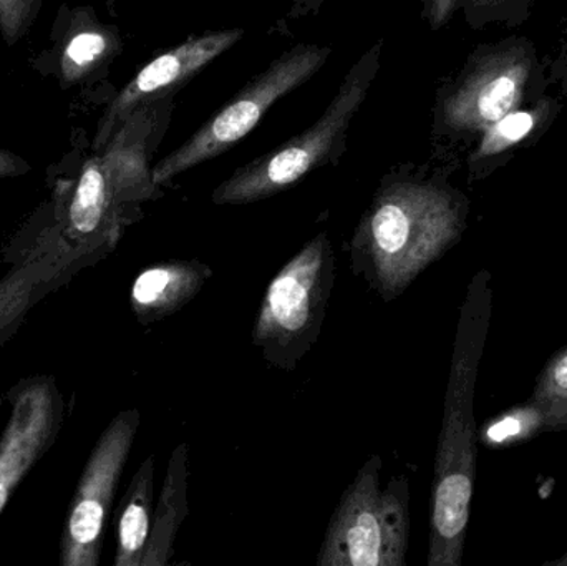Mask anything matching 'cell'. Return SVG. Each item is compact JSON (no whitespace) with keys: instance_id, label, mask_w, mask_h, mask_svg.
<instances>
[{"instance_id":"ba28073f","label":"cell","mask_w":567,"mask_h":566,"mask_svg":"<svg viewBox=\"0 0 567 566\" xmlns=\"http://www.w3.org/2000/svg\"><path fill=\"white\" fill-rule=\"evenodd\" d=\"M142 424L138 409L118 412L100 435L76 484L60 535V566H99L120 478Z\"/></svg>"},{"instance_id":"5b68a950","label":"cell","mask_w":567,"mask_h":566,"mask_svg":"<svg viewBox=\"0 0 567 566\" xmlns=\"http://www.w3.org/2000/svg\"><path fill=\"white\" fill-rule=\"evenodd\" d=\"M336 286V258L326 231L313 236L272 278L252 328V344L272 368L296 371L322 335Z\"/></svg>"},{"instance_id":"2e32d148","label":"cell","mask_w":567,"mask_h":566,"mask_svg":"<svg viewBox=\"0 0 567 566\" xmlns=\"http://www.w3.org/2000/svg\"><path fill=\"white\" fill-rule=\"evenodd\" d=\"M523 408L532 419L535 434L567 431V346L549 359Z\"/></svg>"},{"instance_id":"277c9868","label":"cell","mask_w":567,"mask_h":566,"mask_svg":"<svg viewBox=\"0 0 567 566\" xmlns=\"http://www.w3.org/2000/svg\"><path fill=\"white\" fill-rule=\"evenodd\" d=\"M380 49L375 43L352 66L326 112L306 132L275 152L236 169L213 192L215 205H248L271 198L290 188L307 173L336 158L346 142L347 130L367 99L379 72Z\"/></svg>"},{"instance_id":"6da1fadb","label":"cell","mask_w":567,"mask_h":566,"mask_svg":"<svg viewBox=\"0 0 567 566\" xmlns=\"http://www.w3.org/2000/svg\"><path fill=\"white\" fill-rule=\"evenodd\" d=\"M493 311V276H473L460 309L433 469L429 566H460L475 491V394Z\"/></svg>"},{"instance_id":"e0dca14e","label":"cell","mask_w":567,"mask_h":566,"mask_svg":"<svg viewBox=\"0 0 567 566\" xmlns=\"http://www.w3.org/2000/svg\"><path fill=\"white\" fill-rule=\"evenodd\" d=\"M116 47V39L103 27H89L72 35L62 53L63 82L73 83L105 62Z\"/></svg>"},{"instance_id":"7c38bea8","label":"cell","mask_w":567,"mask_h":566,"mask_svg":"<svg viewBox=\"0 0 567 566\" xmlns=\"http://www.w3.org/2000/svg\"><path fill=\"white\" fill-rule=\"evenodd\" d=\"M528 73V59L522 53L485 60L445 100V122L466 132L488 130L516 109Z\"/></svg>"},{"instance_id":"7a4b0ae2","label":"cell","mask_w":567,"mask_h":566,"mask_svg":"<svg viewBox=\"0 0 567 566\" xmlns=\"http://www.w3.org/2000/svg\"><path fill=\"white\" fill-rule=\"evenodd\" d=\"M465 202L413 176L383 179L349 245L350 269L383 302L395 301L465 231Z\"/></svg>"},{"instance_id":"5bb4252c","label":"cell","mask_w":567,"mask_h":566,"mask_svg":"<svg viewBox=\"0 0 567 566\" xmlns=\"http://www.w3.org/2000/svg\"><path fill=\"white\" fill-rule=\"evenodd\" d=\"M188 459L189 452L186 444L175 447L169 457L165 484L159 494L158 505L153 512L152 531H150L142 566L168 565L175 554L176 537L189 514Z\"/></svg>"},{"instance_id":"8992f818","label":"cell","mask_w":567,"mask_h":566,"mask_svg":"<svg viewBox=\"0 0 567 566\" xmlns=\"http://www.w3.org/2000/svg\"><path fill=\"white\" fill-rule=\"evenodd\" d=\"M382 459L372 455L346 488L317 554V566H405L410 487L405 475L380 485Z\"/></svg>"},{"instance_id":"9c48e42d","label":"cell","mask_w":567,"mask_h":566,"mask_svg":"<svg viewBox=\"0 0 567 566\" xmlns=\"http://www.w3.org/2000/svg\"><path fill=\"white\" fill-rule=\"evenodd\" d=\"M2 258L12 268L0 281V348L16 335L33 306L100 263L96 256L70 248L60 238L49 209L10 241Z\"/></svg>"},{"instance_id":"ffe728a7","label":"cell","mask_w":567,"mask_h":566,"mask_svg":"<svg viewBox=\"0 0 567 566\" xmlns=\"http://www.w3.org/2000/svg\"><path fill=\"white\" fill-rule=\"evenodd\" d=\"M456 0H432V10H430V17H432L433 27H440L449 20L452 16L453 9H455Z\"/></svg>"},{"instance_id":"d6986e66","label":"cell","mask_w":567,"mask_h":566,"mask_svg":"<svg viewBox=\"0 0 567 566\" xmlns=\"http://www.w3.org/2000/svg\"><path fill=\"white\" fill-rule=\"evenodd\" d=\"M30 172V165L9 150L0 148V178L25 175Z\"/></svg>"},{"instance_id":"ac0fdd59","label":"cell","mask_w":567,"mask_h":566,"mask_svg":"<svg viewBox=\"0 0 567 566\" xmlns=\"http://www.w3.org/2000/svg\"><path fill=\"white\" fill-rule=\"evenodd\" d=\"M536 125L535 113L512 112L486 130L480 156H492L525 138Z\"/></svg>"},{"instance_id":"30bf717a","label":"cell","mask_w":567,"mask_h":566,"mask_svg":"<svg viewBox=\"0 0 567 566\" xmlns=\"http://www.w3.org/2000/svg\"><path fill=\"white\" fill-rule=\"evenodd\" d=\"M7 398L10 415L0 435V515L23 478L52 451L66 412L53 375L20 379Z\"/></svg>"},{"instance_id":"44dd1931","label":"cell","mask_w":567,"mask_h":566,"mask_svg":"<svg viewBox=\"0 0 567 566\" xmlns=\"http://www.w3.org/2000/svg\"><path fill=\"white\" fill-rule=\"evenodd\" d=\"M555 565H567V555H565L563 558H559V560H556Z\"/></svg>"},{"instance_id":"8fae6325","label":"cell","mask_w":567,"mask_h":566,"mask_svg":"<svg viewBox=\"0 0 567 566\" xmlns=\"http://www.w3.org/2000/svg\"><path fill=\"white\" fill-rule=\"evenodd\" d=\"M245 37V30L228 29L192 37L182 45L146 63L128 85L115 96L100 122L93 148L102 152L120 126L142 106L158 102L185 85L196 73L218 59Z\"/></svg>"},{"instance_id":"9a60e30c","label":"cell","mask_w":567,"mask_h":566,"mask_svg":"<svg viewBox=\"0 0 567 566\" xmlns=\"http://www.w3.org/2000/svg\"><path fill=\"white\" fill-rule=\"evenodd\" d=\"M155 457L150 455L133 475L115 514L113 566H142L153 521Z\"/></svg>"},{"instance_id":"3957f363","label":"cell","mask_w":567,"mask_h":566,"mask_svg":"<svg viewBox=\"0 0 567 566\" xmlns=\"http://www.w3.org/2000/svg\"><path fill=\"white\" fill-rule=\"evenodd\" d=\"M152 106L136 110L75 179L53 188L50 218L70 248L100 261L118 246L126 226L142 219V205L162 196L150 168V140L156 133Z\"/></svg>"},{"instance_id":"4fadbf2b","label":"cell","mask_w":567,"mask_h":566,"mask_svg":"<svg viewBox=\"0 0 567 566\" xmlns=\"http://www.w3.org/2000/svg\"><path fill=\"white\" fill-rule=\"evenodd\" d=\"M212 276L213 269L199 259H172L143 269L130 289L133 316L140 325L150 326L176 315Z\"/></svg>"},{"instance_id":"52a82bcc","label":"cell","mask_w":567,"mask_h":566,"mask_svg":"<svg viewBox=\"0 0 567 566\" xmlns=\"http://www.w3.org/2000/svg\"><path fill=\"white\" fill-rule=\"evenodd\" d=\"M329 53L327 47L319 45H297L284 52L192 138L156 163L153 183L162 188L176 176L228 152L249 135L279 99L309 82L322 69Z\"/></svg>"}]
</instances>
